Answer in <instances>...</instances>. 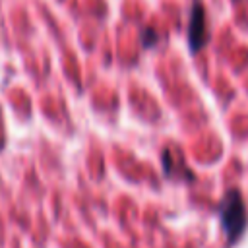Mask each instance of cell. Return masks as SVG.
Instances as JSON below:
<instances>
[{"label": "cell", "instance_id": "1", "mask_svg": "<svg viewBox=\"0 0 248 248\" xmlns=\"http://www.w3.org/2000/svg\"><path fill=\"white\" fill-rule=\"evenodd\" d=\"M221 223L223 229L232 242L246 227V207L238 190H229L221 202Z\"/></svg>", "mask_w": 248, "mask_h": 248}, {"label": "cell", "instance_id": "3", "mask_svg": "<svg viewBox=\"0 0 248 248\" xmlns=\"http://www.w3.org/2000/svg\"><path fill=\"white\" fill-rule=\"evenodd\" d=\"M157 39H159V37H157L151 29H145V31H143V45H145V46H153V45L157 43Z\"/></svg>", "mask_w": 248, "mask_h": 248}, {"label": "cell", "instance_id": "2", "mask_svg": "<svg viewBox=\"0 0 248 248\" xmlns=\"http://www.w3.org/2000/svg\"><path fill=\"white\" fill-rule=\"evenodd\" d=\"M209 41V31H207V17L202 2H194L190 10V23H188V45L192 52H200L205 43Z\"/></svg>", "mask_w": 248, "mask_h": 248}]
</instances>
